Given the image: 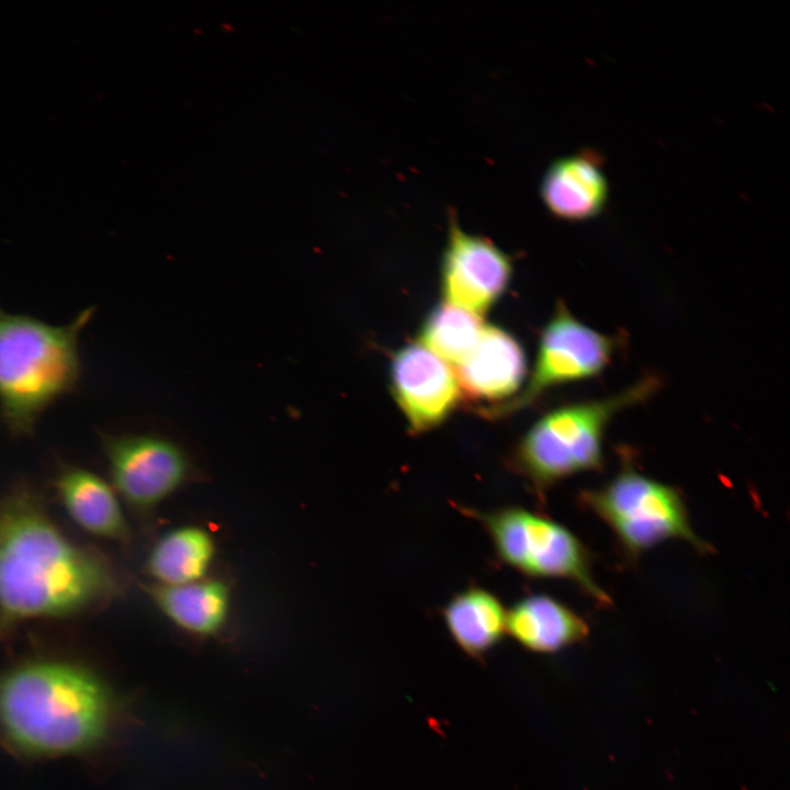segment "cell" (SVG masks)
<instances>
[{
  "mask_svg": "<svg viewBox=\"0 0 790 790\" xmlns=\"http://www.w3.org/2000/svg\"><path fill=\"white\" fill-rule=\"evenodd\" d=\"M112 487L134 509L149 511L184 486L190 460L173 441L153 435L104 439Z\"/></svg>",
  "mask_w": 790,
  "mask_h": 790,
  "instance_id": "8",
  "label": "cell"
},
{
  "mask_svg": "<svg viewBox=\"0 0 790 790\" xmlns=\"http://www.w3.org/2000/svg\"><path fill=\"white\" fill-rule=\"evenodd\" d=\"M540 195L556 218L583 222L597 217L609 196L601 157L595 150L583 149L555 159L544 172Z\"/></svg>",
  "mask_w": 790,
  "mask_h": 790,
  "instance_id": "12",
  "label": "cell"
},
{
  "mask_svg": "<svg viewBox=\"0 0 790 790\" xmlns=\"http://www.w3.org/2000/svg\"><path fill=\"white\" fill-rule=\"evenodd\" d=\"M115 716L108 685L78 664L34 661L0 673V740L18 755L91 752L105 742Z\"/></svg>",
  "mask_w": 790,
  "mask_h": 790,
  "instance_id": "2",
  "label": "cell"
},
{
  "mask_svg": "<svg viewBox=\"0 0 790 790\" xmlns=\"http://www.w3.org/2000/svg\"><path fill=\"white\" fill-rule=\"evenodd\" d=\"M55 487L65 511L82 530L104 540L129 542V526L111 484L88 470L67 467L58 474Z\"/></svg>",
  "mask_w": 790,
  "mask_h": 790,
  "instance_id": "13",
  "label": "cell"
},
{
  "mask_svg": "<svg viewBox=\"0 0 790 790\" xmlns=\"http://www.w3.org/2000/svg\"><path fill=\"white\" fill-rule=\"evenodd\" d=\"M453 507L483 528L503 564L529 578L569 580L598 605L612 603L596 582L587 546L562 523L516 505L488 510L459 503Z\"/></svg>",
  "mask_w": 790,
  "mask_h": 790,
  "instance_id": "5",
  "label": "cell"
},
{
  "mask_svg": "<svg viewBox=\"0 0 790 790\" xmlns=\"http://www.w3.org/2000/svg\"><path fill=\"white\" fill-rule=\"evenodd\" d=\"M443 622L466 654L481 657L507 633V610L490 590L471 585L452 596L441 609Z\"/></svg>",
  "mask_w": 790,
  "mask_h": 790,
  "instance_id": "17",
  "label": "cell"
},
{
  "mask_svg": "<svg viewBox=\"0 0 790 790\" xmlns=\"http://www.w3.org/2000/svg\"><path fill=\"white\" fill-rule=\"evenodd\" d=\"M506 631L530 651L554 653L587 639L589 627L562 601L533 594L520 598L507 611Z\"/></svg>",
  "mask_w": 790,
  "mask_h": 790,
  "instance_id": "14",
  "label": "cell"
},
{
  "mask_svg": "<svg viewBox=\"0 0 790 790\" xmlns=\"http://www.w3.org/2000/svg\"><path fill=\"white\" fill-rule=\"evenodd\" d=\"M659 386V377L647 374L617 394L551 409L518 440L506 465L544 505L548 493L557 483L579 473L602 470L603 439L612 418L646 402Z\"/></svg>",
  "mask_w": 790,
  "mask_h": 790,
  "instance_id": "3",
  "label": "cell"
},
{
  "mask_svg": "<svg viewBox=\"0 0 790 790\" xmlns=\"http://www.w3.org/2000/svg\"><path fill=\"white\" fill-rule=\"evenodd\" d=\"M122 588L111 563L71 541L34 492L0 499V642L31 620L93 611Z\"/></svg>",
  "mask_w": 790,
  "mask_h": 790,
  "instance_id": "1",
  "label": "cell"
},
{
  "mask_svg": "<svg viewBox=\"0 0 790 790\" xmlns=\"http://www.w3.org/2000/svg\"><path fill=\"white\" fill-rule=\"evenodd\" d=\"M483 328L479 316L442 302L426 316L419 332V343L444 362L456 366L474 349Z\"/></svg>",
  "mask_w": 790,
  "mask_h": 790,
  "instance_id": "18",
  "label": "cell"
},
{
  "mask_svg": "<svg viewBox=\"0 0 790 790\" xmlns=\"http://www.w3.org/2000/svg\"><path fill=\"white\" fill-rule=\"evenodd\" d=\"M390 382L411 436L441 426L460 399L455 373L447 362L417 342L405 345L394 353Z\"/></svg>",
  "mask_w": 790,
  "mask_h": 790,
  "instance_id": "10",
  "label": "cell"
},
{
  "mask_svg": "<svg viewBox=\"0 0 790 790\" xmlns=\"http://www.w3.org/2000/svg\"><path fill=\"white\" fill-rule=\"evenodd\" d=\"M91 315L86 309L54 327L0 308V407L13 433H31L43 410L76 385L78 336Z\"/></svg>",
  "mask_w": 790,
  "mask_h": 790,
  "instance_id": "4",
  "label": "cell"
},
{
  "mask_svg": "<svg viewBox=\"0 0 790 790\" xmlns=\"http://www.w3.org/2000/svg\"><path fill=\"white\" fill-rule=\"evenodd\" d=\"M149 596L158 610L178 629L200 637L218 634L226 625L230 588L222 579H203L176 586L153 585Z\"/></svg>",
  "mask_w": 790,
  "mask_h": 790,
  "instance_id": "15",
  "label": "cell"
},
{
  "mask_svg": "<svg viewBox=\"0 0 790 790\" xmlns=\"http://www.w3.org/2000/svg\"><path fill=\"white\" fill-rule=\"evenodd\" d=\"M579 498L608 526L630 561L673 539L686 541L701 554L712 551L692 529L681 493L639 472L625 458L612 478L580 492Z\"/></svg>",
  "mask_w": 790,
  "mask_h": 790,
  "instance_id": "6",
  "label": "cell"
},
{
  "mask_svg": "<svg viewBox=\"0 0 790 790\" xmlns=\"http://www.w3.org/2000/svg\"><path fill=\"white\" fill-rule=\"evenodd\" d=\"M511 273L507 253L490 239L464 232L455 217H450L441 261L445 302L481 317L505 293Z\"/></svg>",
  "mask_w": 790,
  "mask_h": 790,
  "instance_id": "9",
  "label": "cell"
},
{
  "mask_svg": "<svg viewBox=\"0 0 790 790\" xmlns=\"http://www.w3.org/2000/svg\"><path fill=\"white\" fill-rule=\"evenodd\" d=\"M622 340L577 319L563 301L544 326L524 392L507 413L526 407L555 386L594 379L610 364Z\"/></svg>",
  "mask_w": 790,
  "mask_h": 790,
  "instance_id": "7",
  "label": "cell"
},
{
  "mask_svg": "<svg viewBox=\"0 0 790 790\" xmlns=\"http://www.w3.org/2000/svg\"><path fill=\"white\" fill-rule=\"evenodd\" d=\"M456 368L460 398L489 417L503 415L527 373L521 343L497 326H484L474 349Z\"/></svg>",
  "mask_w": 790,
  "mask_h": 790,
  "instance_id": "11",
  "label": "cell"
},
{
  "mask_svg": "<svg viewBox=\"0 0 790 790\" xmlns=\"http://www.w3.org/2000/svg\"><path fill=\"white\" fill-rule=\"evenodd\" d=\"M217 548L214 535L195 524L174 527L150 548L146 571L156 585L176 586L207 577Z\"/></svg>",
  "mask_w": 790,
  "mask_h": 790,
  "instance_id": "16",
  "label": "cell"
}]
</instances>
